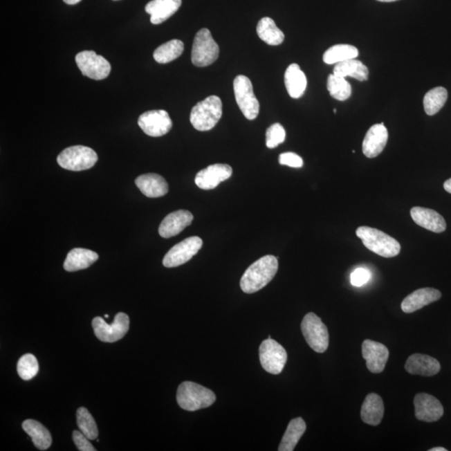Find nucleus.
Returning a JSON list of instances; mask_svg holds the SVG:
<instances>
[{
    "mask_svg": "<svg viewBox=\"0 0 451 451\" xmlns=\"http://www.w3.org/2000/svg\"><path fill=\"white\" fill-rule=\"evenodd\" d=\"M333 74L341 77H352L365 82L369 77V69L363 63L356 59L338 63L333 68Z\"/></svg>",
    "mask_w": 451,
    "mask_h": 451,
    "instance_id": "nucleus-28",
    "label": "nucleus"
},
{
    "mask_svg": "<svg viewBox=\"0 0 451 451\" xmlns=\"http://www.w3.org/2000/svg\"><path fill=\"white\" fill-rule=\"evenodd\" d=\"M414 412L418 421L434 422L440 420L444 414L441 403L430 394H416L414 400Z\"/></svg>",
    "mask_w": 451,
    "mask_h": 451,
    "instance_id": "nucleus-15",
    "label": "nucleus"
},
{
    "mask_svg": "<svg viewBox=\"0 0 451 451\" xmlns=\"http://www.w3.org/2000/svg\"><path fill=\"white\" fill-rule=\"evenodd\" d=\"M358 55V50L356 47L350 44H336L325 51L323 59L326 64H333L356 59Z\"/></svg>",
    "mask_w": 451,
    "mask_h": 451,
    "instance_id": "nucleus-32",
    "label": "nucleus"
},
{
    "mask_svg": "<svg viewBox=\"0 0 451 451\" xmlns=\"http://www.w3.org/2000/svg\"><path fill=\"white\" fill-rule=\"evenodd\" d=\"M17 371L24 380H30L39 372L37 358L31 353H26L19 358L17 365Z\"/></svg>",
    "mask_w": 451,
    "mask_h": 451,
    "instance_id": "nucleus-36",
    "label": "nucleus"
},
{
    "mask_svg": "<svg viewBox=\"0 0 451 451\" xmlns=\"http://www.w3.org/2000/svg\"><path fill=\"white\" fill-rule=\"evenodd\" d=\"M447 99H448V92L444 87L434 88L427 92L424 98V108L426 114L428 116L437 114L445 106Z\"/></svg>",
    "mask_w": 451,
    "mask_h": 451,
    "instance_id": "nucleus-33",
    "label": "nucleus"
},
{
    "mask_svg": "<svg viewBox=\"0 0 451 451\" xmlns=\"http://www.w3.org/2000/svg\"><path fill=\"white\" fill-rule=\"evenodd\" d=\"M441 293L437 289L424 288L416 290L403 300L401 309L406 313L417 311L440 300Z\"/></svg>",
    "mask_w": 451,
    "mask_h": 451,
    "instance_id": "nucleus-19",
    "label": "nucleus"
},
{
    "mask_svg": "<svg viewBox=\"0 0 451 451\" xmlns=\"http://www.w3.org/2000/svg\"><path fill=\"white\" fill-rule=\"evenodd\" d=\"M333 112L335 113V114H336V113H337L336 109H334Z\"/></svg>",
    "mask_w": 451,
    "mask_h": 451,
    "instance_id": "nucleus-46",
    "label": "nucleus"
},
{
    "mask_svg": "<svg viewBox=\"0 0 451 451\" xmlns=\"http://www.w3.org/2000/svg\"><path fill=\"white\" fill-rule=\"evenodd\" d=\"M95 335L104 343H115L122 340L128 332L130 327V320L127 314L119 313L116 314L111 324H108L102 317H96L92 321Z\"/></svg>",
    "mask_w": 451,
    "mask_h": 451,
    "instance_id": "nucleus-9",
    "label": "nucleus"
},
{
    "mask_svg": "<svg viewBox=\"0 0 451 451\" xmlns=\"http://www.w3.org/2000/svg\"><path fill=\"white\" fill-rule=\"evenodd\" d=\"M259 358L261 365L266 371L279 374L287 363L288 354L283 346L272 338H268L260 345Z\"/></svg>",
    "mask_w": 451,
    "mask_h": 451,
    "instance_id": "nucleus-10",
    "label": "nucleus"
},
{
    "mask_svg": "<svg viewBox=\"0 0 451 451\" xmlns=\"http://www.w3.org/2000/svg\"><path fill=\"white\" fill-rule=\"evenodd\" d=\"M377 1L389 3V2L398 1V0H377Z\"/></svg>",
    "mask_w": 451,
    "mask_h": 451,
    "instance_id": "nucleus-44",
    "label": "nucleus"
},
{
    "mask_svg": "<svg viewBox=\"0 0 451 451\" xmlns=\"http://www.w3.org/2000/svg\"><path fill=\"white\" fill-rule=\"evenodd\" d=\"M138 125L145 134L152 138H160L167 134L172 127L168 112L164 110L149 111L140 115Z\"/></svg>",
    "mask_w": 451,
    "mask_h": 451,
    "instance_id": "nucleus-13",
    "label": "nucleus"
},
{
    "mask_svg": "<svg viewBox=\"0 0 451 451\" xmlns=\"http://www.w3.org/2000/svg\"><path fill=\"white\" fill-rule=\"evenodd\" d=\"M23 430L29 434L36 448L40 450L49 449L52 444L51 434L46 427L34 420L23 422Z\"/></svg>",
    "mask_w": 451,
    "mask_h": 451,
    "instance_id": "nucleus-27",
    "label": "nucleus"
},
{
    "mask_svg": "<svg viewBox=\"0 0 451 451\" xmlns=\"http://www.w3.org/2000/svg\"><path fill=\"white\" fill-rule=\"evenodd\" d=\"M279 160V163L284 166L293 168H300L304 166V160L302 157L293 152L282 153Z\"/></svg>",
    "mask_w": 451,
    "mask_h": 451,
    "instance_id": "nucleus-38",
    "label": "nucleus"
},
{
    "mask_svg": "<svg viewBox=\"0 0 451 451\" xmlns=\"http://www.w3.org/2000/svg\"><path fill=\"white\" fill-rule=\"evenodd\" d=\"M232 168L227 164H214L197 173L195 183L203 190H212L221 183L230 178Z\"/></svg>",
    "mask_w": 451,
    "mask_h": 451,
    "instance_id": "nucleus-14",
    "label": "nucleus"
},
{
    "mask_svg": "<svg viewBox=\"0 0 451 451\" xmlns=\"http://www.w3.org/2000/svg\"><path fill=\"white\" fill-rule=\"evenodd\" d=\"M305 340L317 353H324L329 348V335L327 327L315 313L306 314L301 324Z\"/></svg>",
    "mask_w": 451,
    "mask_h": 451,
    "instance_id": "nucleus-7",
    "label": "nucleus"
},
{
    "mask_svg": "<svg viewBox=\"0 0 451 451\" xmlns=\"http://www.w3.org/2000/svg\"><path fill=\"white\" fill-rule=\"evenodd\" d=\"M284 82L288 95L293 99L300 98L307 88V77L297 64H291L288 67Z\"/></svg>",
    "mask_w": 451,
    "mask_h": 451,
    "instance_id": "nucleus-24",
    "label": "nucleus"
},
{
    "mask_svg": "<svg viewBox=\"0 0 451 451\" xmlns=\"http://www.w3.org/2000/svg\"><path fill=\"white\" fill-rule=\"evenodd\" d=\"M257 33L259 37L269 46H279L284 42L285 36L273 20L269 17L260 19L257 26Z\"/></svg>",
    "mask_w": 451,
    "mask_h": 451,
    "instance_id": "nucleus-29",
    "label": "nucleus"
},
{
    "mask_svg": "<svg viewBox=\"0 0 451 451\" xmlns=\"http://www.w3.org/2000/svg\"><path fill=\"white\" fill-rule=\"evenodd\" d=\"M75 62L82 75L90 79L104 80L111 73V64L103 56L96 54L95 51L80 52L75 56Z\"/></svg>",
    "mask_w": 451,
    "mask_h": 451,
    "instance_id": "nucleus-11",
    "label": "nucleus"
},
{
    "mask_svg": "<svg viewBox=\"0 0 451 451\" xmlns=\"http://www.w3.org/2000/svg\"><path fill=\"white\" fill-rule=\"evenodd\" d=\"M99 259L98 253L86 248H74L68 253L64 263L67 272H76L86 269Z\"/></svg>",
    "mask_w": 451,
    "mask_h": 451,
    "instance_id": "nucleus-25",
    "label": "nucleus"
},
{
    "mask_svg": "<svg viewBox=\"0 0 451 451\" xmlns=\"http://www.w3.org/2000/svg\"><path fill=\"white\" fill-rule=\"evenodd\" d=\"M136 185L142 194L150 199H157L167 194L168 183L162 176L148 173L138 177Z\"/></svg>",
    "mask_w": 451,
    "mask_h": 451,
    "instance_id": "nucleus-23",
    "label": "nucleus"
},
{
    "mask_svg": "<svg viewBox=\"0 0 451 451\" xmlns=\"http://www.w3.org/2000/svg\"><path fill=\"white\" fill-rule=\"evenodd\" d=\"M237 106L248 120H255L259 114L260 106L253 91L251 80L247 76L237 75L233 82Z\"/></svg>",
    "mask_w": 451,
    "mask_h": 451,
    "instance_id": "nucleus-8",
    "label": "nucleus"
},
{
    "mask_svg": "<svg viewBox=\"0 0 451 451\" xmlns=\"http://www.w3.org/2000/svg\"><path fill=\"white\" fill-rule=\"evenodd\" d=\"M444 188L447 192H449L451 194V178L445 181V183H444Z\"/></svg>",
    "mask_w": 451,
    "mask_h": 451,
    "instance_id": "nucleus-41",
    "label": "nucleus"
},
{
    "mask_svg": "<svg viewBox=\"0 0 451 451\" xmlns=\"http://www.w3.org/2000/svg\"><path fill=\"white\" fill-rule=\"evenodd\" d=\"M114 1H118V0H114Z\"/></svg>",
    "mask_w": 451,
    "mask_h": 451,
    "instance_id": "nucleus-47",
    "label": "nucleus"
},
{
    "mask_svg": "<svg viewBox=\"0 0 451 451\" xmlns=\"http://www.w3.org/2000/svg\"><path fill=\"white\" fill-rule=\"evenodd\" d=\"M362 353L370 372L380 374L384 371L389 360V352L385 345L366 340L362 345Z\"/></svg>",
    "mask_w": 451,
    "mask_h": 451,
    "instance_id": "nucleus-16",
    "label": "nucleus"
},
{
    "mask_svg": "<svg viewBox=\"0 0 451 451\" xmlns=\"http://www.w3.org/2000/svg\"><path fill=\"white\" fill-rule=\"evenodd\" d=\"M104 317H106V319H108V317H109L108 314H106V315H104Z\"/></svg>",
    "mask_w": 451,
    "mask_h": 451,
    "instance_id": "nucleus-45",
    "label": "nucleus"
},
{
    "mask_svg": "<svg viewBox=\"0 0 451 451\" xmlns=\"http://www.w3.org/2000/svg\"><path fill=\"white\" fill-rule=\"evenodd\" d=\"M384 413V402L380 396L372 393L366 396L361 409V418L365 424L380 425Z\"/></svg>",
    "mask_w": 451,
    "mask_h": 451,
    "instance_id": "nucleus-26",
    "label": "nucleus"
},
{
    "mask_svg": "<svg viewBox=\"0 0 451 451\" xmlns=\"http://www.w3.org/2000/svg\"><path fill=\"white\" fill-rule=\"evenodd\" d=\"M389 133L384 123L374 125L366 133L363 142V153L368 158L381 154L388 142Z\"/></svg>",
    "mask_w": 451,
    "mask_h": 451,
    "instance_id": "nucleus-17",
    "label": "nucleus"
},
{
    "mask_svg": "<svg viewBox=\"0 0 451 451\" xmlns=\"http://www.w3.org/2000/svg\"><path fill=\"white\" fill-rule=\"evenodd\" d=\"M63 1L67 3V5L74 6L82 1V0H63Z\"/></svg>",
    "mask_w": 451,
    "mask_h": 451,
    "instance_id": "nucleus-42",
    "label": "nucleus"
},
{
    "mask_svg": "<svg viewBox=\"0 0 451 451\" xmlns=\"http://www.w3.org/2000/svg\"><path fill=\"white\" fill-rule=\"evenodd\" d=\"M430 451H447V450L443 447H436V448L430 449Z\"/></svg>",
    "mask_w": 451,
    "mask_h": 451,
    "instance_id": "nucleus-43",
    "label": "nucleus"
},
{
    "mask_svg": "<svg viewBox=\"0 0 451 451\" xmlns=\"http://www.w3.org/2000/svg\"><path fill=\"white\" fill-rule=\"evenodd\" d=\"M279 270L276 257L267 255L253 263L241 277L240 286L245 293H255L264 288L275 277Z\"/></svg>",
    "mask_w": 451,
    "mask_h": 451,
    "instance_id": "nucleus-1",
    "label": "nucleus"
},
{
    "mask_svg": "<svg viewBox=\"0 0 451 451\" xmlns=\"http://www.w3.org/2000/svg\"><path fill=\"white\" fill-rule=\"evenodd\" d=\"M73 441L77 449L80 451H95L96 449L90 442V439L79 430L73 432Z\"/></svg>",
    "mask_w": 451,
    "mask_h": 451,
    "instance_id": "nucleus-39",
    "label": "nucleus"
},
{
    "mask_svg": "<svg viewBox=\"0 0 451 451\" xmlns=\"http://www.w3.org/2000/svg\"><path fill=\"white\" fill-rule=\"evenodd\" d=\"M286 131L279 123H275L270 127L266 132V145L270 149L276 148L284 142Z\"/></svg>",
    "mask_w": 451,
    "mask_h": 451,
    "instance_id": "nucleus-37",
    "label": "nucleus"
},
{
    "mask_svg": "<svg viewBox=\"0 0 451 451\" xmlns=\"http://www.w3.org/2000/svg\"><path fill=\"white\" fill-rule=\"evenodd\" d=\"M182 6V0H151L145 8L151 15L153 25H160L176 13Z\"/></svg>",
    "mask_w": 451,
    "mask_h": 451,
    "instance_id": "nucleus-22",
    "label": "nucleus"
},
{
    "mask_svg": "<svg viewBox=\"0 0 451 451\" xmlns=\"http://www.w3.org/2000/svg\"><path fill=\"white\" fill-rule=\"evenodd\" d=\"M98 160L96 152L90 147L74 146L64 149L57 157L60 167L72 172L88 170Z\"/></svg>",
    "mask_w": 451,
    "mask_h": 451,
    "instance_id": "nucleus-5",
    "label": "nucleus"
},
{
    "mask_svg": "<svg viewBox=\"0 0 451 451\" xmlns=\"http://www.w3.org/2000/svg\"><path fill=\"white\" fill-rule=\"evenodd\" d=\"M193 221V215L190 212L179 210L167 215L159 227V234L164 239L178 235L185 228L190 226Z\"/></svg>",
    "mask_w": 451,
    "mask_h": 451,
    "instance_id": "nucleus-18",
    "label": "nucleus"
},
{
    "mask_svg": "<svg viewBox=\"0 0 451 451\" xmlns=\"http://www.w3.org/2000/svg\"><path fill=\"white\" fill-rule=\"evenodd\" d=\"M219 56V46L211 32L201 29L197 32L192 50V62L197 67H206L214 63Z\"/></svg>",
    "mask_w": 451,
    "mask_h": 451,
    "instance_id": "nucleus-6",
    "label": "nucleus"
},
{
    "mask_svg": "<svg viewBox=\"0 0 451 451\" xmlns=\"http://www.w3.org/2000/svg\"><path fill=\"white\" fill-rule=\"evenodd\" d=\"M223 115V103L219 96L211 95L192 108L190 122L199 131H208L214 128Z\"/></svg>",
    "mask_w": 451,
    "mask_h": 451,
    "instance_id": "nucleus-4",
    "label": "nucleus"
},
{
    "mask_svg": "<svg viewBox=\"0 0 451 451\" xmlns=\"http://www.w3.org/2000/svg\"><path fill=\"white\" fill-rule=\"evenodd\" d=\"M76 418H77L79 429L84 436L90 439L91 441L95 440L98 437V425H96L93 416L86 408H79L76 412Z\"/></svg>",
    "mask_w": 451,
    "mask_h": 451,
    "instance_id": "nucleus-35",
    "label": "nucleus"
},
{
    "mask_svg": "<svg viewBox=\"0 0 451 451\" xmlns=\"http://www.w3.org/2000/svg\"><path fill=\"white\" fill-rule=\"evenodd\" d=\"M176 401L181 408L187 412H196L214 404L215 394L196 383L185 381L177 389Z\"/></svg>",
    "mask_w": 451,
    "mask_h": 451,
    "instance_id": "nucleus-2",
    "label": "nucleus"
},
{
    "mask_svg": "<svg viewBox=\"0 0 451 451\" xmlns=\"http://www.w3.org/2000/svg\"><path fill=\"white\" fill-rule=\"evenodd\" d=\"M183 50V42L179 39H172L157 48L153 57L157 63L167 64L180 57Z\"/></svg>",
    "mask_w": 451,
    "mask_h": 451,
    "instance_id": "nucleus-31",
    "label": "nucleus"
},
{
    "mask_svg": "<svg viewBox=\"0 0 451 451\" xmlns=\"http://www.w3.org/2000/svg\"><path fill=\"white\" fill-rule=\"evenodd\" d=\"M405 369L414 376L430 377L440 372L441 365L433 357L425 354L414 353L406 361Z\"/></svg>",
    "mask_w": 451,
    "mask_h": 451,
    "instance_id": "nucleus-21",
    "label": "nucleus"
},
{
    "mask_svg": "<svg viewBox=\"0 0 451 451\" xmlns=\"http://www.w3.org/2000/svg\"><path fill=\"white\" fill-rule=\"evenodd\" d=\"M410 215L414 223L427 230L436 233L445 231L446 223L444 217L432 209L414 207L410 211Z\"/></svg>",
    "mask_w": 451,
    "mask_h": 451,
    "instance_id": "nucleus-20",
    "label": "nucleus"
},
{
    "mask_svg": "<svg viewBox=\"0 0 451 451\" xmlns=\"http://www.w3.org/2000/svg\"><path fill=\"white\" fill-rule=\"evenodd\" d=\"M306 432V423L299 417L290 421L283 440L279 447V451H293Z\"/></svg>",
    "mask_w": 451,
    "mask_h": 451,
    "instance_id": "nucleus-30",
    "label": "nucleus"
},
{
    "mask_svg": "<svg viewBox=\"0 0 451 451\" xmlns=\"http://www.w3.org/2000/svg\"><path fill=\"white\" fill-rule=\"evenodd\" d=\"M327 88L330 95L341 102L348 100L352 94V87L347 80L334 74L329 75Z\"/></svg>",
    "mask_w": 451,
    "mask_h": 451,
    "instance_id": "nucleus-34",
    "label": "nucleus"
},
{
    "mask_svg": "<svg viewBox=\"0 0 451 451\" xmlns=\"http://www.w3.org/2000/svg\"><path fill=\"white\" fill-rule=\"evenodd\" d=\"M356 235L369 250L384 257H394L400 255L401 246L394 237L385 232L369 227H360Z\"/></svg>",
    "mask_w": 451,
    "mask_h": 451,
    "instance_id": "nucleus-3",
    "label": "nucleus"
},
{
    "mask_svg": "<svg viewBox=\"0 0 451 451\" xmlns=\"http://www.w3.org/2000/svg\"><path fill=\"white\" fill-rule=\"evenodd\" d=\"M370 273L365 268H357L354 270L351 275V284L354 287H361V286L367 284L370 279Z\"/></svg>",
    "mask_w": 451,
    "mask_h": 451,
    "instance_id": "nucleus-40",
    "label": "nucleus"
},
{
    "mask_svg": "<svg viewBox=\"0 0 451 451\" xmlns=\"http://www.w3.org/2000/svg\"><path fill=\"white\" fill-rule=\"evenodd\" d=\"M203 240L199 237H191L177 243L163 259L166 268H176L187 263L203 247Z\"/></svg>",
    "mask_w": 451,
    "mask_h": 451,
    "instance_id": "nucleus-12",
    "label": "nucleus"
}]
</instances>
